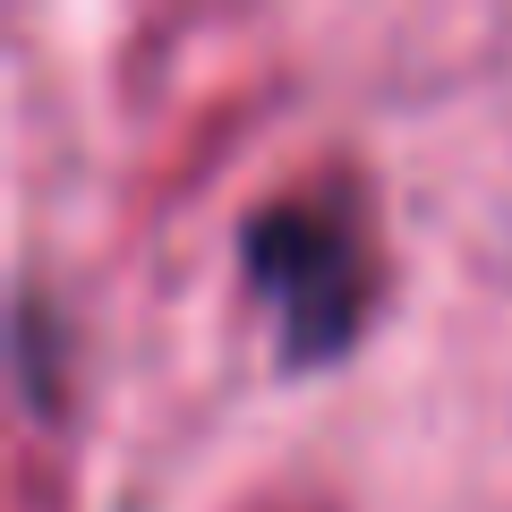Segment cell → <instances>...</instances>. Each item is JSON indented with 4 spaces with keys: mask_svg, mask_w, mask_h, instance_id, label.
<instances>
[{
    "mask_svg": "<svg viewBox=\"0 0 512 512\" xmlns=\"http://www.w3.org/2000/svg\"><path fill=\"white\" fill-rule=\"evenodd\" d=\"M239 265H248L256 299L274 308V333H282V359L291 367H316L333 350H350V333L376 308L367 231H359L350 205H325V197L265 205L239 231Z\"/></svg>",
    "mask_w": 512,
    "mask_h": 512,
    "instance_id": "1",
    "label": "cell"
}]
</instances>
